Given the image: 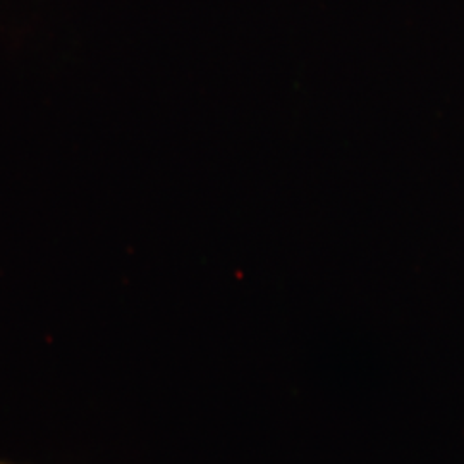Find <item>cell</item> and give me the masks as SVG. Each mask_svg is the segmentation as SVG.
I'll use <instances>...</instances> for the list:
<instances>
[{
	"label": "cell",
	"mask_w": 464,
	"mask_h": 464,
	"mask_svg": "<svg viewBox=\"0 0 464 464\" xmlns=\"http://www.w3.org/2000/svg\"><path fill=\"white\" fill-rule=\"evenodd\" d=\"M0 464H9V463H4V461H0Z\"/></svg>",
	"instance_id": "1"
}]
</instances>
